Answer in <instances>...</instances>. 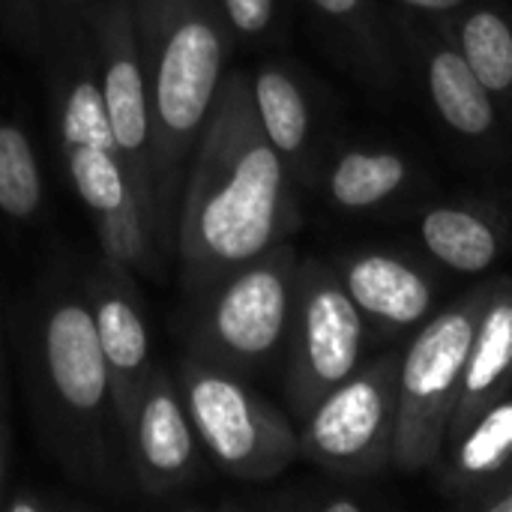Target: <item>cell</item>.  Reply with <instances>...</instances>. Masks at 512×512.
Segmentation results:
<instances>
[{
  "instance_id": "15",
  "label": "cell",
  "mask_w": 512,
  "mask_h": 512,
  "mask_svg": "<svg viewBox=\"0 0 512 512\" xmlns=\"http://www.w3.org/2000/svg\"><path fill=\"white\" fill-rule=\"evenodd\" d=\"M426 84L441 120L468 138H486L498 126L489 87L474 75L456 45H438L426 63Z\"/></svg>"
},
{
  "instance_id": "8",
  "label": "cell",
  "mask_w": 512,
  "mask_h": 512,
  "mask_svg": "<svg viewBox=\"0 0 512 512\" xmlns=\"http://www.w3.org/2000/svg\"><path fill=\"white\" fill-rule=\"evenodd\" d=\"M363 342L366 318L354 306L339 273L315 258L300 261L285 375L294 420L303 423L333 387L360 369Z\"/></svg>"
},
{
  "instance_id": "16",
  "label": "cell",
  "mask_w": 512,
  "mask_h": 512,
  "mask_svg": "<svg viewBox=\"0 0 512 512\" xmlns=\"http://www.w3.org/2000/svg\"><path fill=\"white\" fill-rule=\"evenodd\" d=\"M426 249L456 273H483L501 255L498 231L477 213L462 207H435L420 222Z\"/></svg>"
},
{
  "instance_id": "22",
  "label": "cell",
  "mask_w": 512,
  "mask_h": 512,
  "mask_svg": "<svg viewBox=\"0 0 512 512\" xmlns=\"http://www.w3.org/2000/svg\"><path fill=\"white\" fill-rule=\"evenodd\" d=\"M471 510L477 512H512V471L498 483V486H492L486 495H480L477 501H474V507Z\"/></svg>"
},
{
  "instance_id": "27",
  "label": "cell",
  "mask_w": 512,
  "mask_h": 512,
  "mask_svg": "<svg viewBox=\"0 0 512 512\" xmlns=\"http://www.w3.org/2000/svg\"><path fill=\"white\" fill-rule=\"evenodd\" d=\"M66 3H69V0H66Z\"/></svg>"
},
{
  "instance_id": "24",
  "label": "cell",
  "mask_w": 512,
  "mask_h": 512,
  "mask_svg": "<svg viewBox=\"0 0 512 512\" xmlns=\"http://www.w3.org/2000/svg\"><path fill=\"white\" fill-rule=\"evenodd\" d=\"M405 6L423 9V12H450L456 6H462L465 0H402Z\"/></svg>"
},
{
  "instance_id": "19",
  "label": "cell",
  "mask_w": 512,
  "mask_h": 512,
  "mask_svg": "<svg viewBox=\"0 0 512 512\" xmlns=\"http://www.w3.org/2000/svg\"><path fill=\"white\" fill-rule=\"evenodd\" d=\"M456 48L492 96L512 90V27L498 9H477L462 18Z\"/></svg>"
},
{
  "instance_id": "23",
  "label": "cell",
  "mask_w": 512,
  "mask_h": 512,
  "mask_svg": "<svg viewBox=\"0 0 512 512\" xmlns=\"http://www.w3.org/2000/svg\"><path fill=\"white\" fill-rule=\"evenodd\" d=\"M330 18H354L363 9V0H312Z\"/></svg>"
},
{
  "instance_id": "11",
  "label": "cell",
  "mask_w": 512,
  "mask_h": 512,
  "mask_svg": "<svg viewBox=\"0 0 512 512\" xmlns=\"http://www.w3.org/2000/svg\"><path fill=\"white\" fill-rule=\"evenodd\" d=\"M512 393V279H492L489 300L480 312L474 342L465 360L459 399L447 426V444H456L465 429L495 402Z\"/></svg>"
},
{
  "instance_id": "2",
  "label": "cell",
  "mask_w": 512,
  "mask_h": 512,
  "mask_svg": "<svg viewBox=\"0 0 512 512\" xmlns=\"http://www.w3.org/2000/svg\"><path fill=\"white\" fill-rule=\"evenodd\" d=\"M36 429L57 465L78 483L120 498L132 483L126 429L114 408L93 309L78 297L51 300L30 351Z\"/></svg>"
},
{
  "instance_id": "20",
  "label": "cell",
  "mask_w": 512,
  "mask_h": 512,
  "mask_svg": "<svg viewBox=\"0 0 512 512\" xmlns=\"http://www.w3.org/2000/svg\"><path fill=\"white\" fill-rule=\"evenodd\" d=\"M39 204L42 180L30 138L18 126L0 123V210L9 219H30Z\"/></svg>"
},
{
  "instance_id": "1",
  "label": "cell",
  "mask_w": 512,
  "mask_h": 512,
  "mask_svg": "<svg viewBox=\"0 0 512 512\" xmlns=\"http://www.w3.org/2000/svg\"><path fill=\"white\" fill-rule=\"evenodd\" d=\"M297 219L285 159L261 129L252 81L234 72L222 78L183 174L174 249L186 297L285 243Z\"/></svg>"
},
{
  "instance_id": "7",
  "label": "cell",
  "mask_w": 512,
  "mask_h": 512,
  "mask_svg": "<svg viewBox=\"0 0 512 512\" xmlns=\"http://www.w3.org/2000/svg\"><path fill=\"white\" fill-rule=\"evenodd\" d=\"M399 360L402 351L390 348L333 387L300 423V456L342 477L393 468Z\"/></svg>"
},
{
  "instance_id": "10",
  "label": "cell",
  "mask_w": 512,
  "mask_h": 512,
  "mask_svg": "<svg viewBox=\"0 0 512 512\" xmlns=\"http://www.w3.org/2000/svg\"><path fill=\"white\" fill-rule=\"evenodd\" d=\"M201 444L183 408L177 381L168 369L153 366L129 423V471L135 489L162 501L183 492L198 477Z\"/></svg>"
},
{
  "instance_id": "12",
  "label": "cell",
  "mask_w": 512,
  "mask_h": 512,
  "mask_svg": "<svg viewBox=\"0 0 512 512\" xmlns=\"http://www.w3.org/2000/svg\"><path fill=\"white\" fill-rule=\"evenodd\" d=\"M435 468L444 498L465 510L498 486L512 471V393L486 408L465 435L441 453Z\"/></svg>"
},
{
  "instance_id": "13",
  "label": "cell",
  "mask_w": 512,
  "mask_h": 512,
  "mask_svg": "<svg viewBox=\"0 0 512 512\" xmlns=\"http://www.w3.org/2000/svg\"><path fill=\"white\" fill-rule=\"evenodd\" d=\"M339 279L360 315L387 327L426 321L435 300L429 279L408 261L387 252H360L345 258Z\"/></svg>"
},
{
  "instance_id": "5",
  "label": "cell",
  "mask_w": 512,
  "mask_h": 512,
  "mask_svg": "<svg viewBox=\"0 0 512 512\" xmlns=\"http://www.w3.org/2000/svg\"><path fill=\"white\" fill-rule=\"evenodd\" d=\"M489 288L477 285L462 294L444 312L429 318L399 360V414L393 468L402 474H420L438 465L447 426L459 399L465 360L474 342L480 312L489 300Z\"/></svg>"
},
{
  "instance_id": "25",
  "label": "cell",
  "mask_w": 512,
  "mask_h": 512,
  "mask_svg": "<svg viewBox=\"0 0 512 512\" xmlns=\"http://www.w3.org/2000/svg\"><path fill=\"white\" fill-rule=\"evenodd\" d=\"M324 512H363L366 504L363 501H354V498H336V501H324L321 504Z\"/></svg>"
},
{
  "instance_id": "6",
  "label": "cell",
  "mask_w": 512,
  "mask_h": 512,
  "mask_svg": "<svg viewBox=\"0 0 512 512\" xmlns=\"http://www.w3.org/2000/svg\"><path fill=\"white\" fill-rule=\"evenodd\" d=\"M174 381L198 444L219 471L264 483L300 459V432L291 417L249 390L240 375L186 354Z\"/></svg>"
},
{
  "instance_id": "14",
  "label": "cell",
  "mask_w": 512,
  "mask_h": 512,
  "mask_svg": "<svg viewBox=\"0 0 512 512\" xmlns=\"http://www.w3.org/2000/svg\"><path fill=\"white\" fill-rule=\"evenodd\" d=\"M93 324L99 336V348L105 357L108 381L114 408L120 414V423L126 429V447H129V423L132 411L138 405V396L144 390V381L153 369L150 363V336L147 324L132 303L129 294L120 288H105L93 297Z\"/></svg>"
},
{
  "instance_id": "9",
  "label": "cell",
  "mask_w": 512,
  "mask_h": 512,
  "mask_svg": "<svg viewBox=\"0 0 512 512\" xmlns=\"http://www.w3.org/2000/svg\"><path fill=\"white\" fill-rule=\"evenodd\" d=\"M99 45V87L108 111L114 141L132 186V195L141 207L144 225L156 240V189H153V123L144 66L135 39L132 0H108L96 24ZM162 255V249H159Z\"/></svg>"
},
{
  "instance_id": "3",
  "label": "cell",
  "mask_w": 512,
  "mask_h": 512,
  "mask_svg": "<svg viewBox=\"0 0 512 512\" xmlns=\"http://www.w3.org/2000/svg\"><path fill=\"white\" fill-rule=\"evenodd\" d=\"M153 123L156 240L174 246L189 156L210 117L225 66V27L210 0H132Z\"/></svg>"
},
{
  "instance_id": "21",
  "label": "cell",
  "mask_w": 512,
  "mask_h": 512,
  "mask_svg": "<svg viewBox=\"0 0 512 512\" xmlns=\"http://www.w3.org/2000/svg\"><path fill=\"white\" fill-rule=\"evenodd\" d=\"M225 15L237 33H264L273 21V0H222Z\"/></svg>"
},
{
  "instance_id": "17",
  "label": "cell",
  "mask_w": 512,
  "mask_h": 512,
  "mask_svg": "<svg viewBox=\"0 0 512 512\" xmlns=\"http://www.w3.org/2000/svg\"><path fill=\"white\" fill-rule=\"evenodd\" d=\"M408 180V162L393 150H348L327 177L330 198L345 210H369L396 195Z\"/></svg>"
},
{
  "instance_id": "26",
  "label": "cell",
  "mask_w": 512,
  "mask_h": 512,
  "mask_svg": "<svg viewBox=\"0 0 512 512\" xmlns=\"http://www.w3.org/2000/svg\"><path fill=\"white\" fill-rule=\"evenodd\" d=\"M0 495H3V453H0Z\"/></svg>"
},
{
  "instance_id": "4",
  "label": "cell",
  "mask_w": 512,
  "mask_h": 512,
  "mask_svg": "<svg viewBox=\"0 0 512 512\" xmlns=\"http://www.w3.org/2000/svg\"><path fill=\"white\" fill-rule=\"evenodd\" d=\"M297 279L300 255L279 243L192 297L189 354L234 375L270 366L288 345Z\"/></svg>"
},
{
  "instance_id": "18",
  "label": "cell",
  "mask_w": 512,
  "mask_h": 512,
  "mask_svg": "<svg viewBox=\"0 0 512 512\" xmlns=\"http://www.w3.org/2000/svg\"><path fill=\"white\" fill-rule=\"evenodd\" d=\"M252 99L267 141L282 159H297L309 141V108L294 78L276 66H264L252 81Z\"/></svg>"
}]
</instances>
